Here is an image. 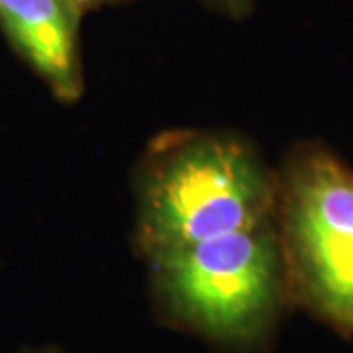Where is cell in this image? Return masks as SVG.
Segmentation results:
<instances>
[{
  "instance_id": "6da1fadb",
  "label": "cell",
  "mask_w": 353,
  "mask_h": 353,
  "mask_svg": "<svg viewBox=\"0 0 353 353\" xmlns=\"http://www.w3.org/2000/svg\"><path fill=\"white\" fill-rule=\"evenodd\" d=\"M277 189L238 138L190 134L163 143L143 167L139 241L148 255L273 224Z\"/></svg>"
},
{
  "instance_id": "7a4b0ae2",
  "label": "cell",
  "mask_w": 353,
  "mask_h": 353,
  "mask_svg": "<svg viewBox=\"0 0 353 353\" xmlns=\"http://www.w3.org/2000/svg\"><path fill=\"white\" fill-rule=\"evenodd\" d=\"M165 310L224 345L261 340L277 320L285 250L273 224L150 255Z\"/></svg>"
},
{
  "instance_id": "3957f363",
  "label": "cell",
  "mask_w": 353,
  "mask_h": 353,
  "mask_svg": "<svg viewBox=\"0 0 353 353\" xmlns=\"http://www.w3.org/2000/svg\"><path fill=\"white\" fill-rule=\"evenodd\" d=\"M71 0H0V30L61 102L83 92L79 22Z\"/></svg>"
},
{
  "instance_id": "277c9868",
  "label": "cell",
  "mask_w": 353,
  "mask_h": 353,
  "mask_svg": "<svg viewBox=\"0 0 353 353\" xmlns=\"http://www.w3.org/2000/svg\"><path fill=\"white\" fill-rule=\"evenodd\" d=\"M287 275L303 303L353 334V226L285 236Z\"/></svg>"
},
{
  "instance_id": "5b68a950",
  "label": "cell",
  "mask_w": 353,
  "mask_h": 353,
  "mask_svg": "<svg viewBox=\"0 0 353 353\" xmlns=\"http://www.w3.org/2000/svg\"><path fill=\"white\" fill-rule=\"evenodd\" d=\"M212 8H218L230 16H243L252 8L253 0H206Z\"/></svg>"
},
{
  "instance_id": "8992f818",
  "label": "cell",
  "mask_w": 353,
  "mask_h": 353,
  "mask_svg": "<svg viewBox=\"0 0 353 353\" xmlns=\"http://www.w3.org/2000/svg\"><path fill=\"white\" fill-rule=\"evenodd\" d=\"M71 2L75 4L79 12L85 14L88 10H92V8H97V6H101L104 0H71Z\"/></svg>"
},
{
  "instance_id": "52a82bcc",
  "label": "cell",
  "mask_w": 353,
  "mask_h": 353,
  "mask_svg": "<svg viewBox=\"0 0 353 353\" xmlns=\"http://www.w3.org/2000/svg\"><path fill=\"white\" fill-rule=\"evenodd\" d=\"M104 2H118V0H104Z\"/></svg>"
},
{
  "instance_id": "ba28073f",
  "label": "cell",
  "mask_w": 353,
  "mask_h": 353,
  "mask_svg": "<svg viewBox=\"0 0 353 353\" xmlns=\"http://www.w3.org/2000/svg\"><path fill=\"white\" fill-rule=\"evenodd\" d=\"M46 353H59V352H46Z\"/></svg>"
}]
</instances>
